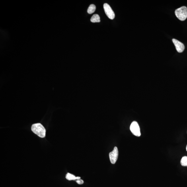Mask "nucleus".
I'll use <instances>...</instances> for the list:
<instances>
[{"label":"nucleus","instance_id":"obj_1","mask_svg":"<svg viewBox=\"0 0 187 187\" xmlns=\"http://www.w3.org/2000/svg\"><path fill=\"white\" fill-rule=\"evenodd\" d=\"M31 130L33 132L41 138H44L46 135V129L40 123H37L32 125Z\"/></svg>","mask_w":187,"mask_h":187},{"label":"nucleus","instance_id":"obj_2","mask_svg":"<svg viewBox=\"0 0 187 187\" xmlns=\"http://www.w3.org/2000/svg\"><path fill=\"white\" fill-rule=\"evenodd\" d=\"M175 14L179 20L184 21L187 17V8L182 7L178 8L175 10Z\"/></svg>","mask_w":187,"mask_h":187},{"label":"nucleus","instance_id":"obj_3","mask_svg":"<svg viewBox=\"0 0 187 187\" xmlns=\"http://www.w3.org/2000/svg\"><path fill=\"white\" fill-rule=\"evenodd\" d=\"M130 130L133 135L137 137H140L141 135L140 128L139 125L136 121H133L131 123L130 126Z\"/></svg>","mask_w":187,"mask_h":187},{"label":"nucleus","instance_id":"obj_4","mask_svg":"<svg viewBox=\"0 0 187 187\" xmlns=\"http://www.w3.org/2000/svg\"><path fill=\"white\" fill-rule=\"evenodd\" d=\"M104 9L106 15L109 18L113 20L115 18V14L110 6L107 3L104 4L103 5Z\"/></svg>","mask_w":187,"mask_h":187},{"label":"nucleus","instance_id":"obj_5","mask_svg":"<svg viewBox=\"0 0 187 187\" xmlns=\"http://www.w3.org/2000/svg\"><path fill=\"white\" fill-rule=\"evenodd\" d=\"M119 155V151L118 148L116 147L114 148V150L109 153V158L111 163L115 164L118 159Z\"/></svg>","mask_w":187,"mask_h":187},{"label":"nucleus","instance_id":"obj_6","mask_svg":"<svg viewBox=\"0 0 187 187\" xmlns=\"http://www.w3.org/2000/svg\"><path fill=\"white\" fill-rule=\"evenodd\" d=\"M172 41L175 46L176 50L178 52L182 53L184 51L185 47L183 44L175 39H172Z\"/></svg>","mask_w":187,"mask_h":187},{"label":"nucleus","instance_id":"obj_7","mask_svg":"<svg viewBox=\"0 0 187 187\" xmlns=\"http://www.w3.org/2000/svg\"><path fill=\"white\" fill-rule=\"evenodd\" d=\"M65 178L67 180H77L81 179V177H76L73 175L69 173H67L66 176H65Z\"/></svg>","mask_w":187,"mask_h":187},{"label":"nucleus","instance_id":"obj_8","mask_svg":"<svg viewBox=\"0 0 187 187\" xmlns=\"http://www.w3.org/2000/svg\"><path fill=\"white\" fill-rule=\"evenodd\" d=\"M90 21L92 23L100 22V17L98 14H94L92 16Z\"/></svg>","mask_w":187,"mask_h":187},{"label":"nucleus","instance_id":"obj_9","mask_svg":"<svg viewBox=\"0 0 187 187\" xmlns=\"http://www.w3.org/2000/svg\"><path fill=\"white\" fill-rule=\"evenodd\" d=\"M96 9V7L95 5L94 4L90 5L87 9L88 13L89 14L93 13L95 11Z\"/></svg>","mask_w":187,"mask_h":187},{"label":"nucleus","instance_id":"obj_10","mask_svg":"<svg viewBox=\"0 0 187 187\" xmlns=\"http://www.w3.org/2000/svg\"><path fill=\"white\" fill-rule=\"evenodd\" d=\"M180 164L183 166H187V157L184 156L180 161Z\"/></svg>","mask_w":187,"mask_h":187},{"label":"nucleus","instance_id":"obj_11","mask_svg":"<svg viewBox=\"0 0 187 187\" xmlns=\"http://www.w3.org/2000/svg\"><path fill=\"white\" fill-rule=\"evenodd\" d=\"M76 182L77 183L79 184H82L84 183V181L83 180L81 179L77 180H76Z\"/></svg>","mask_w":187,"mask_h":187},{"label":"nucleus","instance_id":"obj_12","mask_svg":"<svg viewBox=\"0 0 187 187\" xmlns=\"http://www.w3.org/2000/svg\"><path fill=\"white\" fill-rule=\"evenodd\" d=\"M186 151H187V145L186 146Z\"/></svg>","mask_w":187,"mask_h":187}]
</instances>
